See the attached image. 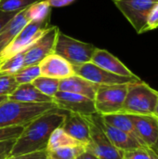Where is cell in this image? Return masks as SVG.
I'll list each match as a JSON object with an SVG mask.
<instances>
[{
    "mask_svg": "<svg viewBox=\"0 0 158 159\" xmlns=\"http://www.w3.org/2000/svg\"><path fill=\"white\" fill-rule=\"evenodd\" d=\"M151 149L154 151V153H155V154H156V155L158 157V139H157V141H156V143L151 147Z\"/></svg>",
    "mask_w": 158,
    "mask_h": 159,
    "instance_id": "8d00e7d4",
    "label": "cell"
},
{
    "mask_svg": "<svg viewBox=\"0 0 158 159\" xmlns=\"http://www.w3.org/2000/svg\"><path fill=\"white\" fill-rule=\"evenodd\" d=\"M75 0H47L50 7H63L71 5Z\"/></svg>",
    "mask_w": 158,
    "mask_h": 159,
    "instance_id": "e575fe53",
    "label": "cell"
},
{
    "mask_svg": "<svg viewBox=\"0 0 158 159\" xmlns=\"http://www.w3.org/2000/svg\"><path fill=\"white\" fill-rule=\"evenodd\" d=\"M158 28V3L153 7V9L151 10L146 24L142 30V33L151 31V30H155Z\"/></svg>",
    "mask_w": 158,
    "mask_h": 159,
    "instance_id": "4dcf8cb0",
    "label": "cell"
},
{
    "mask_svg": "<svg viewBox=\"0 0 158 159\" xmlns=\"http://www.w3.org/2000/svg\"><path fill=\"white\" fill-rule=\"evenodd\" d=\"M90 62L117 75L126 77H138L119 59L105 49L96 48Z\"/></svg>",
    "mask_w": 158,
    "mask_h": 159,
    "instance_id": "5bb4252c",
    "label": "cell"
},
{
    "mask_svg": "<svg viewBox=\"0 0 158 159\" xmlns=\"http://www.w3.org/2000/svg\"><path fill=\"white\" fill-rule=\"evenodd\" d=\"M52 102L58 109L68 113L78 114L83 116L97 114L94 101L79 94L59 90L53 96Z\"/></svg>",
    "mask_w": 158,
    "mask_h": 159,
    "instance_id": "8fae6325",
    "label": "cell"
},
{
    "mask_svg": "<svg viewBox=\"0 0 158 159\" xmlns=\"http://www.w3.org/2000/svg\"><path fill=\"white\" fill-rule=\"evenodd\" d=\"M123 159H158V157L151 148L142 147L135 150L124 152Z\"/></svg>",
    "mask_w": 158,
    "mask_h": 159,
    "instance_id": "f1b7e54d",
    "label": "cell"
},
{
    "mask_svg": "<svg viewBox=\"0 0 158 159\" xmlns=\"http://www.w3.org/2000/svg\"><path fill=\"white\" fill-rule=\"evenodd\" d=\"M42 0H0V9L7 12L21 11Z\"/></svg>",
    "mask_w": 158,
    "mask_h": 159,
    "instance_id": "4316f807",
    "label": "cell"
},
{
    "mask_svg": "<svg viewBox=\"0 0 158 159\" xmlns=\"http://www.w3.org/2000/svg\"><path fill=\"white\" fill-rule=\"evenodd\" d=\"M17 83L14 75H0V97L10 95L17 88Z\"/></svg>",
    "mask_w": 158,
    "mask_h": 159,
    "instance_id": "83f0119b",
    "label": "cell"
},
{
    "mask_svg": "<svg viewBox=\"0 0 158 159\" xmlns=\"http://www.w3.org/2000/svg\"><path fill=\"white\" fill-rule=\"evenodd\" d=\"M158 91L143 81L130 83L120 113L134 116H154Z\"/></svg>",
    "mask_w": 158,
    "mask_h": 159,
    "instance_id": "3957f363",
    "label": "cell"
},
{
    "mask_svg": "<svg viewBox=\"0 0 158 159\" xmlns=\"http://www.w3.org/2000/svg\"><path fill=\"white\" fill-rule=\"evenodd\" d=\"M28 23V20L25 18L24 9L19 12L3 29L0 33V53L1 51L7 47L11 41L18 35L21 29Z\"/></svg>",
    "mask_w": 158,
    "mask_h": 159,
    "instance_id": "d6986e66",
    "label": "cell"
},
{
    "mask_svg": "<svg viewBox=\"0 0 158 159\" xmlns=\"http://www.w3.org/2000/svg\"><path fill=\"white\" fill-rule=\"evenodd\" d=\"M138 34H142L148 16L158 0H113Z\"/></svg>",
    "mask_w": 158,
    "mask_h": 159,
    "instance_id": "ba28073f",
    "label": "cell"
},
{
    "mask_svg": "<svg viewBox=\"0 0 158 159\" xmlns=\"http://www.w3.org/2000/svg\"><path fill=\"white\" fill-rule=\"evenodd\" d=\"M17 83L19 85L21 84H32L37 77L41 75L39 64L25 66L20 71L13 75Z\"/></svg>",
    "mask_w": 158,
    "mask_h": 159,
    "instance_id": "484cf974",
    "label": "cell"
},
{
    "mask_svg": "<svg viewBox=\"0 0 158 159\" xmlns=\"http://www.w3.org/2000/svg\"><path fill=\"white\" fill-rule=\"evenodd\" d=\"M98 89L99 85L94 84L76 75L60 80L59 86V90L61 91L79 94L93 101L95 99Z\"/></svg>",
    "mask_w": 158,
    "mask_h": 159,
    "instance_id": "e0dca14e",
    "label": "cell"
},
{
    "mask_svg": "<svg viewBox=\"0 0 158 159\" xmlns=\"http://www.w3.org/2000/svg\"><path fill=\"white\" fill-rule=\"evenodd\" d=\"M129 84L99 86L94 104L98 115L106 116L120 113Z\"/></svg>",
    "mask_w": 158,
    "mask_h": 159,
    "instance_id": "8992f818",
    "label": "cell"
},
{
    "mask_svg": "<svg viewBox=\"0 0 158 159\" xmlns=\"http://www.w3.org/2000/svg\"><path fill=\"white\" fill-rule=\"evenodd\" d=\"M7 96H1L0 97V103L5 102V101H7Z\"/></svg>",
    "mask_w": 158,
    "mask_h": 159,
    "instance_id": "74e56055",
    "label": "cell"
},
{
    "mask_svg": "<svg viewBox=\"0 0 158 159\" xmlns=\"http://www.w3.org/2000/svg\"><path fill=\"white\" fill-rule=\"evenodd\" d=\"M39 67L42 76L59 80L70 77L74 75L73 65L65 59L55 53L46 57L39 63Z\"/></svg>",
    "mask_w": 158,
    "mask_h": 159,
    "instance_id": "4fadbf2b",
    "label": "cell"
},
{
    "mask_svg": "<svg viewBox=\"0 0 158 159\" xmlns=\"http://www.w3.org/2000/svg\"><path fill=\"white\" fill-rule=\"evenodd\" d=\"M7 100L24 103L52 102V98L41 93L33 84H21L7 96Z\"/></svg>",
    "mask_w": 158,
    "mask_h": 159,
    "instance_id": "ac0fdd59",
    "label": "cell"
},
{
    "mask_svg": "<svg viewBox=\"0 0 158 159\" xmlns=\"http://www.w3.org/2000/svg\"><path fill=\"white\" fill-rule=\"evenodd\" d=\"M59 32L60 30L57 26L48 27L42 36L24 51L25 66L37 65L46 57L54 53Z\"/></svg>",
    "mask_w": 158,
    "mask_h": 159,
    "instance_id": "30bf717a",
    "label": "cell"
},
{
    "mask_svg": "<svg viewBox=\"0 0 158 159\" xmlns=\"http://www.w3.org/2000/svg\"><path fill=\"white\" fill-rule=\"evenodd\" d=\"M129 116L140 142L151 148L158 139V118L155 116Z\"/></svg>",
    "mask_w": 158,
    "mask_h": 159,
    "instance_id": "7c38bea8",
    "label": "cell"
},
{
    "mask_svg": "<svg viewBox=\"0 0 158 159\" xmlns=\"http://www.w3.org/2000/svg\"><path fill=\"white\" fill-rule=\"evenodd\" d=\"M47 150L29 153L25 155H20L17 157H9L7 159H47Z\"/></svg>",
    "mask_w": 158,
    "mask_h": 159,
    "instance_id": "1f68e13d",
    "label": "cell"
},
{
    "mask_svg": "<svg viewBox=\"0 0 158 159\" xmlns=\"http://www.w3.org/2000/svg\"><path fill=\"white\" fill-rule=\"evenodd\" d=\"M23 128L24 127L17 126V127L0 129V142L16 140L20 135V133L22 132Z\"/></svg>",
    "mask_w": 158,
    "mask_h": 159,
    "instance_id": "f546056e",
    "label": "cell"
},
{
    "mask_svg": "<svg viewBox=\"0 0 158 159\" xmlns=\"http://www.w3.org/2000/svg\"><path fill=\"white\" fill-rule=\"evenodd\" d=\"M67 113L60 109L52 110L25 126L20 135L16 139L9 157L47 150L51 133L61 126Z\"/></svg>",
    "mask_w": 158,
    "mask_h": 159,
    "instance_id": "6da1fadb",
    "label": "cell"
},
{
    "mask_svg": "<svg viewBox=\"0 0 158 159\" xmlns=\"http://www.w3.org/2000/svg\"><path fill=\"white\" fill-rule=\"evenodd\" d=\"M81 145L86 146V144L74 139L69 134H67L61 127H59L51 133L47 143V151H51L61 147H74Z\"/></svg>",
    "mask_w": 158,
    "mask_h": 159,
    "instance_id": "44dd1931",
    "label": "cell"
},
{
    "mask_svg": "<svg viewBox=\"0 0 158 159\" xmlns=\"http://www.w3.org/2000/svg\"></svg>",
    "mask_w": 158,
    "mask_h": 159,
    "instance_id": "60d3db41",
    "label": "cell"
},
{
    "mask_svg": "<svg viewBox=\"0 0 158 159\" xmlns=\"http://www.w3.org/2000/svg\"><path fill=\"white\" fill-rule=\"evenodd\" d=\"M73 67H74V75H79L99 86L122 85V84H130V83L141 81L139 76L126 77V76L117 75L95 65L90 61Z\"/></svg>",
    "mask_w": 158,
    "mask_h": 159,
    "instance_id": "9c48e42d",
    "label": "cell"
},
{
    "mask_svg": "<svg viewBox=\"0 0 158 159\" xmlns=\"http://www.w3.org/2000/svg\"><path fill=\"white\" fill-rule=\"evenodd\" d=\"M76 159H99L97 157H95L94 155H92V154H90V153H88V152H84L82 155H80Z\"/></svg>",
    "mask_w": 158,
    "mask_h": 159,
    "instance_id": "d590c367",
    "label": "cell"
},
{
    "mask_svg": "<svg viewBox=\"0 0 158 159\" xmlns=\"http://www.w3.org/2000/svg\"><path fill=\"white\" fill-rule=\"evenodd\" d=\"M48 25L49 20L43 22H28L11 41V43L1 51L0 59L2 61L28 49L42 36V34L49 27Z\"/></svg>",
    "mask_w": 158,
    "mask_h": 159,
    "instance_id": "52a82bcc",
    "label": "cell"
},
{
    "mask_svg": "<svg viewBox=\"0 0 158 159\" xmlns=\"http://www.w3.org/2000/svg\"><path fill=\"white\" fill-rule=\"evenodd\" d=\"M32 84L44 95L53 98V96L59 91L60 80L40 75Z\"/></svg>",
    "mask_w": 158,
    "mask_h": 159,
    "instance_id": "603a6c76",
    "label": "cell"
},
{
    "mask_svg": "<svg viewBox=\"0 0 158 159\" xmlns=\"http://www.w3.org/2000/svg\"><path fill=\"white\" fill-rule=\"evenodd\" d=\"M101 117L108 125L130 134L131 136H133L135 139H137L140 142L139 138L137 137L134 125L132 123V120L129 115L124 114V113H116V114H112V115L101 116Z\"/></svg>",
    "mask_w": 158,
    "mask_h": 159,
    "instance_id": "ffe728a7",
    "label": "cell"
},
{
    "mask_svg": "<svg viewBox=\"0 0 158 159\" xmlns=\"http://www.w3.org/2000/svg\"><path fill=\"white\" fill-rule=\"evenodd\" d=\"M89 129V142L86 151L99 159H123L124 152L117 149L109 140L98 121V114L86 116Z\"/></svg>",
    "mask_w": 158,
    "mask_h": 159,
    "instance_id": "277c9868",
    "label": "cell"
},
{
    "mask_svg": "<svg viewBox=\"0 0 158 159\" xmlns=\"http://www.w3.org/2000/svg\"><path fill=\"white\" fill-rule=\"evenodd\" d=\"M61 128L71 137L86 144L89 142V129L86 116L78 114L67 113Z\"/></svg>",
    "mask_w": 158,
    "mask_h": 159,
    "instance_id": "2e32d148",
    "label": "cell"
},
{
    "mask_svg": "<svg viewBox=\"0 0 158 159\" xmlns=\"http://www.w3.org/2000/svg\"><path fill=\"white\" fill-rule=\"evenodd\" d=\"M96 47L90 43H85L61 33L58 34L54 53L65 59L73 66L89 62Z\"/></svg>",
    "mask_w": 158,
    "mask_h": 159,
    "instance_id": "5b68a950",
    "label": "cell"
},
{
    "mask_svg": "<svg viewBox=\"0 0 158 159\" xmlns=\"http://www.w3.org/2000/svg\"><path fill=\"white\" fill-rule=\"evenodd\" d=\"M50 6L47 0L36 2L24 9L25 18L28 22H43L49 20Z\"/></svg>",
    "mask_w": 158,
    "mask_h": 159,
    "instance_id": "7402d4cb",
    "label": "cell"
},
{
    "mask_svg": "<svg viewBox=\"0 0 158 159\" xmlns=\"http://www.w3.org/2000/svg\"><path fill=\"white\" fill-rule=\"evenodd\" d=\"M154 116L158 118V100H157V103H156V111H155V115H154Z\"/></svg>",
    "mask_w": 158,
    "mask_h": 159,
    "instance_id": "f35d334b",
    "label": "cell"
},
{
    "mask_svg": "<svg viewBox=\"0 0 158 159\" xmlns=\"http://www.w3.org/2000/svg\"><path fill=\"white\" fill-rule=\"evenodd\" d=\"M47 152V159H76L80 155L86 152V146L61 147Z\"/></svg>",
    "mask_w": 158,
    "mask_h": 159,
    "instance_id": "d4e9b609",
    "label": "cell"
},
{
    "mask_svg": "<svg viewBox=\"0 0 158 159\" xmlns=\"http://www.w3.org/2000/svg\"><path fill=\"white\" fill-rule=\"evenodd\" d=\"M20 11L16 12H7L0 9V33L3 31V29L7 25V23Z\"/></svg>",
    "mask_w": 158,
    "mask_h": 159,
    "instance_id": "836d02e7",
    "label": "cell"
},
{
    "mask_svg": "<svg viewBox=\"0 0 158 159\" xmlns=\"http://www.w3.org/2000/svg\"><path fill=\"white\" fill-rule=\"evenodd\" d=\"M15 141L16 140L0 142V159H7V157H9Z\"/></svg>",
    "mask_w": 158,
    "mask_h": 159,
    "instance_id": "d6a6232c",
    "label": "cell"
},
{
    "mask_svg": "<svg viewBox=\"0 0 158 159\" xmlns=\"http://www.w3.org/2000/svg\"><path fill=\"white\" fill-rule=\"evenodd\" d=\"M98 121H99V124L101 125L102 129H103V131L105 132V134L111 141V143L120 151L128 152V151L135 150L138 148L145 147L130 134H129L125 131H122L118 129H115V128L108 125L107 123H105L102 119L100 115H98Z\"/></svg>",
    "mask_w": 158,
    "mask_h": 159,
    "instance_id": "9a60e30c",
    "label": "cell"
},
{
    "mask_svg": "<svg viewBox=\"0 0 158 159\" xmlns=\"http://www.w3.org/2000/svg\"><path fill=\"white\" fill-rule=\"evenodd\" d=\"M2 62H3V61H2V60L0 59V66H1V64H2Z\"/></svg>",
    "mask_w": 158,
    "mask_h": 159,
    "instance_id": "ab89813d",
    "label": "cell"
},
{
    "mask_svg": "<svg viewBox=\"0 0 158 159\" xmlns=\"http://www.w3.org/2000/svg\"><path fill=\"white\" fill-rule=\"evenodd\" d=\"M24 64V51L20 52L9 59L4 61L0 66V75H15L19 71H20Z\"/></svg>",
    "mask_w": 158,
    "mask_h": 159,
    "instance_id": "cb8c5ba5",
    "label": "cell"
},
{
    "mask_svg": "<svg viewBox=\"0 0 158 159\" xmlns=\"http://www.w3.org/2000/svg\"><path fill=\"white\" fill-rule=\"evenodd\" d=\"M56 109L53 102L24 103L7 100L0 103V129L25 127L40 116Z\"/></svg>",
    "mask_w": 158,
    "mask_h": 159,
    "instance_id": "7a4b0ae2",
    "label": "cell"
}]
</instances>
